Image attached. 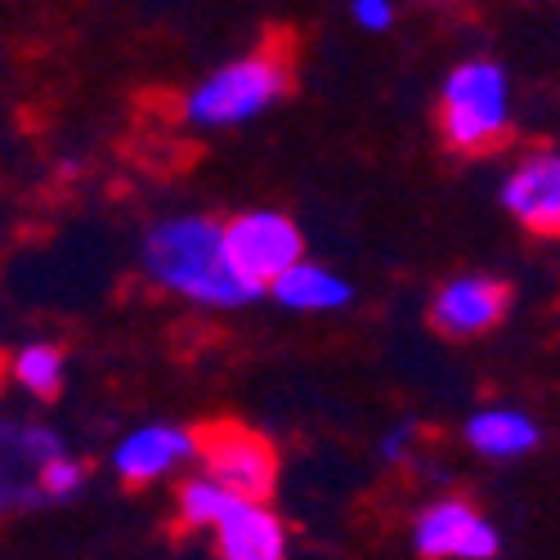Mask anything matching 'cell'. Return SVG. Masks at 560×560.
<instances>
[{
  "instance_id": "cell-14",
  "label": "cell",
  "mask_w": 560,
  "mask_h": 560,
  "mask_svg": "<svg viewBox=\"0 0 560 560\" xmlns=\"http://www.w3.org/2000/svg\"><path fill=\"white\" fill-rule=\"evenodd\" d=\"M14 382L36 399H55L63 386V354L55 346H23L14 354Z\"/></svg>"
},
{
  "instance_id": "cell-13",
  "label": "cell",
  "mask_w": 560,
  "mask_h": 560,
  "mask_svg": "<svg viewBox=\"0 0 560 560\" xmlns=\"http://www.w3.org/2000/svg\"><path fill=\"white\" fill-rule=\"evenodd\" d=\"M238 498L243 493H233L215 476H198V480H189V485L179 489V521L189 525V529H215Z\"/></svg>"
},
{
  "instance_id": "cell-12",
  "label": "cell",
  "mask_w": 560,
  "mask_h": 560,
  "mask_svg": "<svg viewBox=\"0 0 560 560\" xmlns=\"http://www.w3.org/2000/svg\"><path fill=\"white\" fill-rule=\"evenodd\" d=\"M466 440H471L476 453L485 457H521L538 444V427L529 422L525 412L511 408H485L466 422Z\"/></svg>"
},
{
  "instance_id": "cell-15",
  "label": "cell",
  "mask_w": 560,
  "mask_h": 560,
  "mask_svg": "<svg viewBox=\"0 0 560 560\" xmlns=\"http://www.w3.org/2000/svg\"><path fill=\"white\" fill-rule=\"evenodd\" d=\"M81 480H85V466L72 462L68 453L36 466V493H45V498H72L81 489Z\"/></svg>"
},
{
  "instance_id": "cell-18",
  "label": "cell",
  "mask_w": 560,
  "mask_h": 560,
  "mask_svg": "<svg viewBox=\"0 0 560 560\" xmlns=\"http://www.w3.org/2000/svg\"><path fill=\"white\" fill-rule=\"evenodd\" d=\"M404 448H408V431H395V435L382 444V457H386V462H399V457H404Z\"/></svg>"
},
{
  "instance_id": "cell-5",
  "label": "cell",
  "mask_w": 560,
  "mask_h": 560,
  "mask_svg": "<svg viewBox=\"0 0 560 560\" xmlns=\"http://www.w3.org/2000/svg\"><path fill=\"white\" fill-rule=\"evenodd\" d=\"M224 243H229V256L238 265L252 283L269 288L278 273H288L296 260H305V238L301 229L278 215V211H252V215H238L224 224Z\"/></svg>"
},
{
  "instance_id": "cell-17",
  "label": "cell",
  "mask_w": 560,
  "mask_h": 560,
  "mask_svg": "<svg viewBox=\"0 0 560 560\" xmlns=\"http://www.w3.org/2000/svg\"><path fill=\"white\" fill-rule=\"evenodd\" d=\"M350 10H354V23L368 27V32H386L395 23V5H390V0H354Z\"/></svg>"
},
{
  "instance_id": "cell-3",
  "label": "cell",
  "mask_w": 560,
  "mask_h": 560,
  "mask_svg": "<svg viewBox=\"0 0 560 560\" xmlns=\"http://www.w3.org/2000/svg\"><path fill=\"white\" fill-rule=\"evenodd\" d=\"M283 95H288V59L278 50H260V55H247L238 63L220 68L211 81H202L184 100V117L198 126H238L265 113Z\"/></svg>"
},
{
  "instance_id": "cell-4",
  "label": "cell",
  "mask_w": 560,
  "mask_h": 560,
  "mask_svg": "<svg viewBox=\"0 0 560 560\" xmlns=\"http://www.w3.org/2000/svg\"><path fill=\"white\" fill-rule=\"evenodd\" d=\"M198 457L207 466V476L229 485L243 498H269L278 485V457L269 440L238 422H211L198 431Z\"/></svg>"
},
{
  "instance_id": "cell-10",
  "label": "cell",
  "mask_w": 560,
  "mask_h": 560,
  "mask_svg": "<svg viewBox=\"0 0 560 560\" xmlns=\"http://www.w3.org/2000/svg\"><path fill=\"white\" fill-rule=\"evenodd\" d=\"M198 457V435L194 431H179V427H144L117 444L113 466L117 476L130 485H149L158 476H166L171 466Z\"/></svg>"
},
{
  "instance_id": "cell-1",
  "label": "cell",
  "mask_w": 560,
  "mask_h": 560,
  "mask_svg": "<svg viewBox=\"0 0 560 560\" xmlns=\"http://www.w3.org/2000/svg\"><path fill=\"white\" fill-rule=\"evenodd\" d=\"M144 269L166 292H179V296H189L198 305H215V310L247 305L265 292L233 265L224 229L211 220H198V215L158 224L144 243Z\"/></svg>"
},
{
  "instance_id": "cell-7",
  "label": "cell",
  "mask_w": 560,
  "mask_h": 560,
  "mask_svg": "<svg viewBox=\"0 0 560 560\" xmlns=\"http://www.w3.org/2000/svg\"><path fill=\"white\" fill-rule=\"evenodd\" d=\"M511 310V288L498 283V278H485V273H466V278H453V283L440 288L435 305H431V318L444 337H480V332H493L498 323L506 318Z\"/></svg>"
},
{
  "instance_id": "cell-11",
  "label": "cell",
  "mask_w": 560,
  "mask_h": 560,
  "mask_svg": "<svg viewBox=\"0 0 560 560\" xmlns=\"http://www.w3.org/2000/svg\"><path fill=\"white\" fill-rule=\"evenodd\" d=\"M273 301L288 305V310H301V314H323V310H341L350 301V283L337 278L332 269L323 265H310V260H296L288 273H278L269 283Z\"/></svg>"
},
{
  "instance_id": "cell-16",
  "label": "cell",
  "mask_w": 560,
  "mask_h": 560,
  "mask_svg": "<svg viewBox=\"0 0 560 560\" xmlns=\"http://www.w3.org/2000/svg\"><path fill=\"white\" fill-rule=\"evenodd\" d=\"M10 440H14V444H19V453H23L27 462H36V466H45L50 457H59V453H63V440H59L55 431H45V427H27V431H14Z\"/></svg>"
},
{
  "instance_id": "cell-2",
  "label": "cell",
  "mask_w": 560,
  "mask_h": 560,
  "mask_svg": "<svg viewBox=\"0 0 560 560\" xmlns=\"http://www.w3.org/2000/svg\"><path fill=\"white\" fill-rule=\"evenodd\" d=\"M440 126L448 149L457 153H489L506 139V77L498 63L471 59L448 72L440 95Z\"/></svg>"
},
{
  "instance_id": "cell-8",
  "label": "cell",
  "mask_w": 560,
  "mask_h": 560,
  "mask_svg": "<svg viewBox=\"0 0 560 560\" xmlns=\"http://www.w3.org/2000/svg\"><path fill=\"white\" fill-rule=\"evenodd\" d=\"M502 207L542 238H560V158L538 153L502 184Z\"/></svg>"
},
{
  "instance_id": "cell-6",
  "label": "cell",
  "mask_w": 560,
  "mask_h": 560,
  "mask_svg": "<svg viewBox=\"0 0 560 560\" xmlns=\"http://www.w3.org/2000/svg\"><path fill=\"white\" fill-rule=\"evenodd\" d=\"M412 547L422 556H435V560H489V556H498V529L476 506L444 498L417 516Z\"/></svg>"
},
{
  "instance_id": "cell-9",
  "label": "cell",
  "mask_w": 560,
  "mask_h": 560,
  "mask_svg": "<svg viewBox=\"0 0 560 560\" xmlns=\"http://www.w3.org/2000/svg\"><path fill=\"white\" fill-rule=\"evenodd\" d=\"M215 547L224 560H278L288 551V529L265 498H238L215 525Z\"/></svg>"
}]
</instances>
